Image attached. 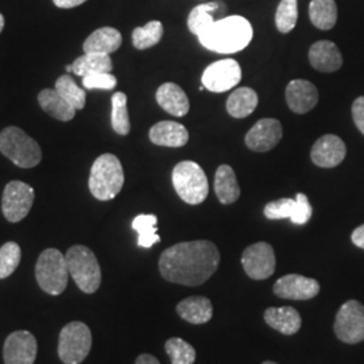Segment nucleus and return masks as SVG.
<instances>
[{
    "label": "nucleus",
    "instance_id": "nucleus-13",
    "mask_svg": "<svg viewBox=\"0 0 364 364\" xmlns=\"http://www.w3.org/2000/svg\"><path fill=\"white\" fill-rule=\"evenodd\" d=\"M243 269L252 279H267L275 272V254L269 243L259 242L248 246L242 255Z\"/></svg>",
    "mask_w": 364,
    "mask_h": 364
},
{
    "label": "nucleus",
    "instance_id": "nucleus-32",
    "mask_svg": "<svg viewBox=\"0 0 364 364\" xmlns=\"http://www.w3.org/2000/svg\"><path fill=\"white\" fill-rule=\"evenodd\" d=\"M164 36V26L158 21H151L142 27H136L132 31V45L135 49L144 50L156 46Z\"/></svg>",
    "mask_w": 364,
    "mask_h": 364
},
{
    "label": "nucleus",
    "instance_id": "nucleus-34",
    "mask_svg": "<svg viewBox=\"0 0 364 364\" xmlns=\"http://www.w3.org/2000/svg\"><path fill=\"white\" fill-rule=\"evenodd\" d=\"M55 91L58 92L66 102L70 105H73L76 109H82L85 107L87 102V95L85 91H82L75 80L70 76H61L55 81Z\"/></svg>",
    "mask_w": 364,
    "mask_h": 364
},
{
    "label": "nucleus",
    "instance_id": "nucleus-40",
    "mask_svg": "<svg viewBox=\"0 0 364 364\" xmlns=\"http://www.w3.org/2000/svg\"><path fill=\"white\" fill-rule=\"evenodd\" d=\"M352 243L355 246H358L359 248H363L364 250V224L358 227L353 232H352Z\"/></svg>",
    "mask_w": 364,
    "mask_h": 364
},
{
    "label": "nucleus",
    "instance_id": "nucleus-37",
    "mask_svg": "<svg viewBox=\"0 0 364 364\" xmlns=\"http://www.w3.org/2000/svg\"><path fill=\"white\" fill-rule=\"evenodd\" d=\"M21 247L15 242H9L0 248V279L9 278L21 263Z\"/></svg>",
    "mask_w": 364,
    "mask_h": 364
},
{
    "label": "nucleus",
    "instance_id": "nucleus-20",
    "mask_svg": "<svg viewBox=\"0 0 364 364\" xmlns=\"http://www.w3.org/2000/svg\"><path fill=\"white\" fill-rule=\"evenodd\" d=\"M156 102L173 117H185L189 112V99L180 85L165 82L156 91Z\"/></svg>",
    "mask_w": 364,
    "mask_h": 364
},
{
    "label": "nucleus",
    "instance_id": "nucleus-29",
    "mask_svg": "<svg viewBox=\"0 0 364 364\" xmlns=\"http://www.w3.org/2000/svg\"><path fill=\"white\" fill-rule=\"evenodd\" d=\"M309 16L313 25L320 30H331L338 22V6L335 0H312Z\"/></svg>",
    "mask_w": 364,
    "mask_h": 364
},
{
    "label": "nucleus",
    "instance_id": "nucleus-45",
    "mask_svg": "<svg viewBox=\"0 0 364 364\" xmlns=\"http://www.w3.org/2000/svg\"><path fill=\"white\" fill-rule=\"evenodd\" d=\"M263 364H277V363H274V362H264V363Z\"/></svg>",
    "mask_w": 364,
    "mask_h": 364
},
{
    "label": "nucleus",
    "instance_id": "nucleus-44",
    "mask_svg": "<svg viewBox=\"0 0 364 364\" xmlns=\"http://www.w3.org/2000/svg\"><path fill=\"white\" fill-rule=\"evenodd\" d=\"M65 70H66V72H68V73H70V72H73V66H72V65L66 66Z\"/></svg>",
    "mask_w": 364,
    "mask_h": 364
},
{
    "label": "nucleus",
    "instance_id": "nucleus-43",
    "mask_svg": "<svg viewBox=\"0 0 364 364\" xmlns=\"http://www.w3.org/2000/svg\"><path fill=\"white\" fill-rule=\"evenodd\" d=\"M3 27H4V16L0 14V33L3 31Z\"/></svg>",
    "mask_w": 364,
    "mask_h": 364
},
{
    "label": "nucleus",
    "instance_id": "nucleus-1",
    "mask_svg": "<svg viewBox=\"0 0 364 364\" xmlns=\"http://www.w3.org/2000/svg\"><path fill=\"white\" fill-rule=\"evenodd\" d=\"M220 252L209 240L183 242L166 248L159 258V273L171 284L198 287L216 273Z\"/></svg>",
    "mask_w": 364,
    "mask_h": 364
},
{
    "label": "nucleus",
    "instance_id": "nucleus-30",
    "mask_svg": "<svg viewBox=\"0 0 364 364\" xmlns=\"http://www.w3.org/2000/svg\"><path fill=\"white\" fill-rule=\"evenodd\" d=\"M156 215H139L132 220V228L138 232V245L141 247H153L161 240L156 234Z\"/></svg>",
    "mask_w": 364,
    "mask_h": 364
},
{
    "label": "nucleus",
    "instance_id": "nucleus-17",
    "mask_svg": "<svg viewBox=\"0 0 364 364\" xmlns=\"http://www.w3.org/2000/svg\"><path fill=\"white\" fill-rule=\"evenodd\" d=\"M347 154V147L344 142L332 134L321 136L313 144L311 158L313 164L320 168H335L340 165Z\"/></svg>",
    "mask_w": 364,
    "mask_h": 364
},
{
    "label": "nucleus",
    "instance_id": "nucleus-19",
    "mask_svg": "<svg viewBox=\"0 0 364 364\" xmlns=\"http://www.w3.org/2000/svg\"><path fill=\"white\" fill-rule=\"evenodd\" d=\"M309 61L316 70L332 73L343 65V55L333 42L318 41L309 50Z\"/></svg>",
    "mask_w": 364,
    "mask_h": 364
},
{
    "label": "nucleus",
    "instance_id": "nucleus-6",
    "mask_svg": "<svg viewBox=\"0 0 364 364\" xmlns=\"http://www.w3.org/2000/svg\"><path fill=\"white\" fill-rule=\"evenodd\" d=\"M171 180L177 195L186 204L198 205L208 196V178L204 170L193 161L180 162L173 169Z\"/></svg>",
    "mask_w": 364,
    "mask_h": 364
},
{
    "label": "nucleus",
    "instance_id": "nucleus-7",
    "mask_svg": "<svg viewBox=\"0 0 364 364\" xmlns=\"http://www.w3.org/2000/svg\"><path fill=\"white\" fill-rule=\"evenodd\" d=\"M36 278L45 293L50 296L64 293L69 279L65 255L55 248L45 250L36 264Z\"/></svg>",
    "mask_w": 364,
    "mask_h": 364
},
{
    "label": "nucleus",
    "instance_id": "nucleus-42",
    "mask_svg": "<svg viewBox=\"0 0 364 364\" xmlns=\"http://www.w3.org/2000/svg\"><path fill=\"white\" fill-rule=\"evenodd\" d=\"M135 364H161L158 362V359H156V356H153V355H149V353H142V355H139L138 356V359H136V362Z\"/></svg>",
    "mask_w": 364,
    "mask_h": 364
},
{
    "label": "nucleus",
    "instance_id": "nucleus-5",
    "mask_svg": "<svg viewBox=\"0 0 364 364\" xmlns=\"http://www.w3.org/2000/svg\"><path fill=\"white\" fill-rule=\"evenodd\" d=\"M0 151L22 169L37 166L42 159L39 144L19 127H7L0 132Z\"/></svg>",
    "mask_w": 364,
    "mask_h": 364
},
{
    "label": "nucleus",
    "instance_id": "nucleus-21",
    "mask_svg": "<svg viewBox=\"0 0 364 364\" xmlns=\"http://www.w3.org/2000/svg\"><path fill=\"white\" fill-rule=\"evenodd\" d=\"M149 136L153 144L165 147H181L189 141V132L185 129V126L170 120L154 124L150 129Z\"/></svg>",
    "mask_w": 364,
    "mask_h": 364
},
{
    "label": "nucleus",
    "instance_id": "nucleus-3",
    "mask_svg": "<svg viewBox=\"0 0 364 364\" xmlns=\"http://www.w3.org/2000/svg\"><path fill=\"white\" fill-rule=\"evenodd\" d=\"M124 183V171L120 161L114 154H103L92 165L90 191L100 201L115 198Z\"/></svg>",
    "mask_w": 364,
    "mask_h": 364
},
{
    "label": "nucleus",
    "instance_id": "nucleus-25",
    "mask_svg": "<svg viewBox=\"0 0 364 364\" xmlns=\"http://www.w3.org/2000/svg\"><path fill=\"white\" fill-rule=\"evenodd\" d=\"M38 103L45 112L61 122L72 120L77 111L55 90H43L39 92Z\"/></svg>",
    "mask_w": 364,
    "mask_h": 364
},
{
    "label": "nucleus",
    "instance_id": "nucleus-10",
    "mask_svg": "<svg viewBox=\"0 0 364 364\" xmlns=\"http://www.w3.org/2000/svg\"><path fill=\"white\" fill-rule=\"evenodd\" d=\"M34 203V189L26 182H9L1 197L3 215L10 223L23 220Z\"/></svg>",
    "mask_w": 364,
    "mask_h": 364
},
{
    "label": "nucleus",
    "instance_id": "nucleus-18",
    "mask_svg": "<svg viewBox=\"0 0 364 364\" xmlns=\"http://www.w3.org/2000/svg\"><path fill=\"white\" fill-rule=\"evenodd\" d=\"M289 108L296 114H306L318 102L317 88L308 80H293L287 87Z\"/></svg>",
    "mask_w": 364,
    "mask_h": 364
},
{
    "label": "nucleus",
    "instance_id": "nucleus-22",
    "mask_svg": "<svg viewBox=\"0 0 364 364\" xmlns=\"http://www.w3.org/2000/svg\"><path fill=\"white\" fill-rule=\"evenodd\" d=\"M177 313L182 320L191 324H205L213 316L212 302L207 297L193 296L182 299L177 305Z\"/></svg>",
    "mask_w": 364,
    "mask_h": 364
},
{
    "label": "nucleus",
    "instance_id": "nucleus-14",
    "mask_svg": "<svg viewBox=\"0 0 364 364\" xmlns=\"http://www.w3.org/2000/svg\"><path fill=\"white\" fill-rule=\"evenodd\" d=\"M37 340L30 332H13L4 343V364H34L37 358Z\"/></svg>",
    "mask_w": 364,
    "mask_h": 364
},
{
    "label": "nucleus",
    "instance_id": "nucleus-24",
    "mask_svg": "<svg viewBox=\"0 0 364 364\" xmlns=\"http://www.w3.org/2000/svg\"><path fill=\"white\" fill-rule=\"evenodd\" d=\"M123 42L120 31L114 27H102L93 31L88 38L85 39L82 48L84 53H100L111 54L117 52Z\"/></svg>",
    "mask_w": 364,
    "mask_h": 364
},
{
    "label": "nucleus",
    "instance_id": "nucleus-28",
    "mask_svg": "<svg viewBox=\"0 0 364 364\" xmlns=\"http://www.w3.org/2000/svg\"><path fill=\"white\" fill-rule=\"evenodd\" d=\"M257 105H258L257 92L247 87H242L230 95L227 100V111L231 117L242 119L251 115L255 111Z\"/></svg>",
    "mask_w": 364,
    "mask_h": 364
},
{
    "label": "nucleus",
    "instance_id": "nucleus-4",
    "mask_svg": "<svg viewBox=\"0 0 364 364\" xmlns=\"http://www.w3.org/2000/svg\"><path fill=\"white\" fill-rule=\"evenodd\" d=\"M69 275L80 290L87 294L95 293L102 284V270L93 251L85 246H73L65 254Z\"/></svg>",
    "mask_w": 364,
    "mask_h": 364
},
{
    "label": "nucleus",
    "instance_id": "nucleus-36",
    "mask_svg": "<svg viewBox=\"0 0 364 364\" xmlns=\"http://www.w3.org/2000/svg\"><path fill=\"white\" fill-rule=\"evenodd\" d=\"M165 350L169 355L171 364H193L196 360V350L185 340L171 338L165 343Z\"/></svg>",
    "mask_w": 364,
    "mask_h": 364
},
{
    "label": "nucleus",
    "instance_id": "nucleus-8",
    "mask_svg": "<svg viewBox=\"0 0 364 364\" xmlns=\"http://www.w3.org/2000/svg\"><path fill=\"white\" fill-rule=\"evenodd\" d=\"M91 329L80 321L63 328L58 341V356L64 364H80L91 351Z\"/></svg>",
    "mask_w": 364,
    "mask_h": 364
},
{
    "label": "nucleus",
    "instance_id": "nucleus-31",
    "mask_svg": "<svg viewBox=\"0 0 364 364\" xmlns=\"http://www.w3.org/2000/svg\"><path fill=\"white\" fill-rule=\"evenodd\" d=\"M219 9L218 3H208V4H200L192 10L188 18V27L192 34L200 37L204 34L209 27L215 23L212 13Z\"/></svg>",
    "mask_w": 364,
    "mask_h": 364
},
{
    "label": "nucleus",
    "instance_id": "nucleus-27",
    "mask_svg": "<svg viewBox=\"0 0 364 364\" xmlns=\"http://www.w3.org/2000/svg\"><path fill=\"white\" fill-rule=\"evenodd\" d=\"M75 75L80 77H87L96 73H111L112 70V60L108 54L100 53H85L84 55L78 57L72 64Z\"/></svg>",
    "mask_w": 364,
    "mask_h": 364
},
{
    "label": "nucleus",
    "instance_id": "nucleus-41",
    "mask_svg": "<svg viewBox=\"0 0 364 364\" xmlns=\"http://www.w3.org/2000/svg\"><path fill=\"white\" fill-rule=\"evenodd\" d=\"M53 1L58 9H75L77 6H81L82 3H85L87 0H53Z\"/></svg>",
    "mask_w": 364,
    "mask_h": 364
},
{
    "label": "nucleus",
    "instance_id": "nucleus-26",
    "mask_svg": "<svg viewBox=\"0 0 364 364\" xmlns=\"http://www.w3.org/2000/svg\"><path fill=\"white\" fill-rule=\"evenodd\" d=\"M215 192L221 204L230 205L240 197V188L234 169L228 165H221L215 176Z\"/></svg>",
    "mask_w": 364,
    "mask_h": 364
},
{
    "label": "nucleus",
    "instance_id": "nucleus-12",
    "mask_svg": "<svg viewBox=\"0 0 364 364\" xmlns=\"http://www.w3.org/2000/svg\"><path fill=\"white\" fill-rule=\"evenodd\" d=\"M242 80V69L235 60L216 61L204 70L203 85L210 92L223 93L236 87Z\"/></svg>",
    "mask_w": 364,
    "mask_h": 364
},
{
    "label": "nucleus",
    "instance_id": "nucleus-35",
    "mask_svg": "<svg viewBox=\"0 0 364 364\" xmlns=\"http://www.w3.org/2000/svg\"><path fill=\"white\" fill-rule=\"evenodd\" d=\"M297 19H299V0H282L275 14L277 28L284 34L290 33L297 25Z\"/></svg>",
    "mask_w": 364,
    "mask_h": 364
},
{
    "label": "nucleus",
    "instance_id": "nucleus-38",
    "mask_svg": "<svg viewBox=\"0 0 364 364\" xmlns=\"http://www.w3.org/2000/svg\"><path fill=\"white\" fill-rule=\"evenodd\" d=\"M117 80L111 73H96L82 77V85L85 90H105L111 91L117 87Z\"/></svg>",
    "mask_w": 364,
    "mask_h": 364
},
{
    "label": "nucleus",
    "instance_id": "nucleus-9",
    "mask_svg": "<svg viewBox=\"0 0 364 364\" xmlns=\"http://www.w3.org/2000/svg\"><path fill=\"white\" fill-rule=\"evenodd\" d=\"M335 333L347 344H356L364 340V306L350 299L338 309L335 320Z\"/></svg>",
    "mask_w": 364,
    "mask_h": 364
},
{
    "label": "nucleus",
    "instance_id": "nucleus-16",
    "mask_svg": "<svg viewBox=\"0 0 364 364\" xmlns=\"http://www.w3.org/2000/svg\"><path fill=\"white\" fill-rule=\"evenodd\" d=\"M282 124L277 119H260L259 122L248 131L246 144L248 149L257 153H266L273 150L282 139Z\"/></svg>",
    "mask_w": 364,
    "mask_h": 364
},
{
    "label": "nucleus",
    "instance_id": "nucleus-33",
    "mask_svg": "<svg viewBox=\"0 0 364 364\" xmlns=\"http://www.w3.org/2000/svg\"><path fill=\"white\" fill-rule=\"evenodd\" d=\"M111 124L119 135H127L131 130L130 117L127 111V96L123 92H117L112 99Z\"/></svg>",
    "mask_w": 364,
    "mask_h": 364
},
{
    "label": "nucleus",
    "instance_id": "nucleus-15",
    "mask_svg": "<svg viewBox=\"0 0 364 364\" xmlns=\"http://www.w3.org/2000/svg\"><path fill=\"white\" fill-rule=\"evenodd\" d=\"M273 291L275 296L285 299H311L320 291V284L313 279L299 274H289L281 277L274 284Z\"/></svg>",
    "mask_w": 364,
    "mask_h": 364
},
{
    "label": "nucleus",
    "instance_id": "nucleus-39",
    "mask_svg": "<svg viewBox=\"0 0 364 364\" xmlns=\"http://www.w3.org/2000/svg\"><path fill=\"white\" fill-rule=\"evenodd\" d=\"M352 117L356 127L364 135V96L358 97L352 105Z\"/></svg>",
    "mask_w": 364,
    "mask_h": 364
},
{
    "label": "nucleus",
    "instance_id": "nucleus-23",
    "mask_svg": "<svg viewBox=\"0 0 364 364\" xmlns=\"http://www.w3.org/2000/svg\"><path fill=\"white\" fill-rule=\"evenodd\" d=\"M264 321L267 326L287 336L297 333L301 328V316L291 306L266 309Z\"/></svg>",
    "mask_w": 364,
    "mask_h": 364
},
{
    "label": "nucleus",
    "instance_id": "nucleus-2",
    "mask_svg": "<svg viewBox=\"0 0 364 364\" xmlns=\"http://www.w3.org/2000/svg\"><path fill=\"white\" fill-rule=\"evenodd\" d=\"M198 39L204 48L212 52L220 54L242 52L252 39V26L246 18L232 15L215 22Z\"/></svg>",
    "mask_w": 364,
    "mask_h": 364
},
{
    "label": "nucleus",
    "instance_id": "nucleus-11",
    "mask_svg": "<svg viewBox=\"0 0 364 364\" xmlns=\"http://www.w3.org/2000/svg\"><path fill=\"white\" fill-rule=\"evenodd\" d=\"M263 213L270 220L290 219L294 224L304 225L311 220L313 208L306 195L299 193L296 198H281L269 203Z\"/></svg>",
    "mask_w": 364,
    "mask_h": 364
}]
</instances>
